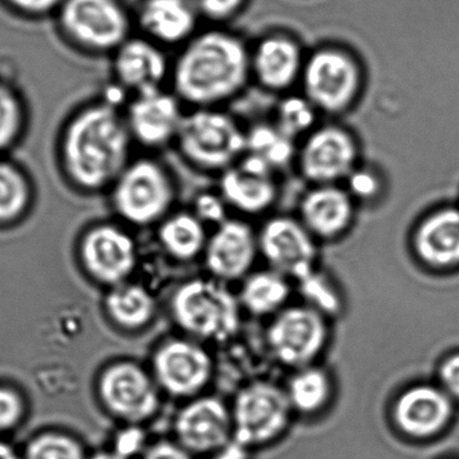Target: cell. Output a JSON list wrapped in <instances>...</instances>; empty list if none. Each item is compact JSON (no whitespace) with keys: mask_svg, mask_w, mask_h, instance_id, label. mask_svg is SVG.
Instances as JSON below:
<instances>
[{"mask_svg":"<svg viewBox=\"0 0 459 459\" xmlns=\"http://www.w3.org/2000/svg\"><path fill=\"white\" fill-rule=\"evenodd\" d=\"M134 146L123 107L108 97L96 98L75 107L61 125L57 169L74 193L106 195L134 158Z\"/></svg>","mask_w":459,"mask_h":459,"instance_id":"6da1fadb","label":"cell"},{"mask_svg":"<svg viewBox=\"0 0 459 459\" xmlns=\"http://www.w3.org/2000/svg\"><path fill=\"white\" fill-rule=\"evenodd\" d=\"M251 80V48L238 34L212 25L178 48L169 83L188 109L224 108Z\"/></svg>","mask_w":459,"mask_h":459,"instance_id":"7a4b0ae2","label":"cell"},{"mask_svg":"<svg viewBox=\"0 0 459 459\" xmlns=\"http://www.w3.org/2000/svg\"><path fill=\"white\" fill-rule=\"evenodd\" d=\"M106 195L118 221L142 229L158 226L175 211L179 190L171 169L145 154L129 161Z\"/></svg>","mask_w":459,"mask_h":459,"instance_id":"3957f363","label":"cell"},{"mask_svg":"<svg viewBox=\"0 0 459 459\" xmlns=\"http://www.w3.org/2000/svg\"><path fill=\"white\" fill-rule=\"evenodd\" d=\"M173 147L195 171L218 177L244 157L247 129L224 108L186 109Z\"/></svg>","mask_w":459,"mask_h":459,"instance_id":"277c9868","label":"cell"},{"mask_svg":"<svg viewBox=\"0 0 459 459\" xmlns=\"http://www.w3.org/2000/svg\"><path fill=\"white\" fill-rule=\"evenodd\" d=\"M55 16L66 46L91 57H110L135 26L120 0H65Z\"/></svg>","mask_w":459,"mask_h":459,"instance_id":"5b68a950","label":"cell"},{"mask_svg":"<svg viewBox=\"0 0 459 459\" xmlns=\"http://www.w3.org/2000/svg\"><path fill=\"white\" fill-rule=\"evenodd\" d=\"M300 84L319 114L342 115L358 104L364 70L353 53L336 46L316 48L306 56Z\"/></svg>","mask_w":459,"mask_h":459,"instance_id":"8992f818","label":"cell"},{"mask_svg":"<svg viewBox=\"0 0 459 459\" xmlns=\"http://www.w3.org/2000/svg\"><path fill=\"white\" fill-rule=\"evenodd\" d=\"M173 318L190 335L224 342L238 326V303L220 281L195 279L173 294Z\"/></svg>","mask_w":459,"mask_h":459,"instance_id":"52a82bcc","label":"cell"},{"mask_svg":"<svg viewBox=\"0 0 459 459\" xmlns=\"http://www.w3.org/2000/svg\"><path fill=\"white\" fill-rule=\"evenodd\" d=\"M233 439L251 449L273 443L287 431L293 414L283 387L255 382L236 395Z\"/></svg>","mask_w":459,"mask_h":459,"instance_id":"ba28073f","label":"cell"},{"mask_svg":"<svg viewBox=\"0 0 459 459\" xmlns=\"http://www.w3.org/2000/svg\"><path fill=\"white\" fill-rule=\"evenodd\" d=\"M326 316L307 306H288L272 317L266 331L271 353L285 367L298 369L314 365L326 349Z\"/></svg>","mask_w":459,"mask_h":459,"instance_id":"9c48e42d","label":"cell"},{"mask_svg":"<svg viewBox=\"0 0 459 459\" xmlns=\"http://www.w3.org/2000/svg\"><path fill=\"white\" fill-rule=\"evenodd\" d=\"M354 134L338 124L318 125L298 145L299 172L313 186L341 185L359 166Z\"/></svg>","mask_w":459,"mask_h":459,"instance_id":"30bf717a","label":"cell"},{"mask_svg":"<svg viewBox=\"0 0 459 459\" xmlns=\"http://www.w3.org/2000/svg\"><path fill=\"white\" fill-rule=\"evenodd\" d=\"M80 261L92 279L117 287L136 266L135 239L120 221H97L80 238Z\"/></svg>","mask_w":459,"mask_h":459,"instance_id":"8fae6325","label":"cell"},{"mask_svg":"<svg viewBox=\"0 0 459 459\" xmlns=\"http://www.w3.org/2000/svg\"><path fill=\"white\" fill-rule=\"evenodd\" d=\"M123 111L134 144L147 151L175 146L186 107L171 89L129 97Z\"/></svg>","mask_w":459,"mask_h":459,"instance_id":"7c38bea8","label":"cell"},{"mask_svg":"<svg viewBox=\"0 0 459 459\" xmlns=\"http://www.w3.org/2000/svg\"><path fill=\"white\" fill-rule=\"evenodd\" d=\"M258 251L270 269L289 279L300 280L316 270L318 248L298 217L267 218L257 231Z\"/></svg>","mask_w":459,"mask_h":459,"instance_id":"4fadbf2b","label":"cell"},{"mask_svg":"<svg viewBox=\"0 0 459 459\" xmlns=\"http://www.w3.org/2000/svg\"><path fill=\"white\" fill-rule=\"evenodd\" d=\"M98 394L109 413L129 425L149 420L160 407L157 385L132 362L105 368L98 380Z\"/></svg>","mask_w":459,"mask_h":459,"instance_id":"5bb4252c","label":"cell"},{"mask_svg":"<svg viewBox=\"0 0 459 459\" xmlns=\"http://www.w3.org/2000/svg\"><path fill=\"white\" fill-rule=\"evenodd\" d=\"M167 51L143 35L133 34L109 57L115 86L129 97L167 88L172 65Z\"/></svg>","mask_w":459,"mask_h":459,"instance_id":"9a60e30c","label":"cell"},{"mask_svg":"<svg viewBox=\"0 0 459 459\" xmlns=\"http://www.w3.org/2000/svg\"><path fill=\"white\" fill-rule=\"evenodd\" d=\"M458 405L438 385H416L394 401L392 418L400 432L414 440L436 438L448 429Z\"/></svg>","mask_w":459,"mask_h":459,"instance_id":"2e32d148","label":"cell"},{"mask_svg":"<svg viewBox=\"0 0 459 459\" xmlns=\"http://www.w3.org/2000/svg\"><path fill=\"white\" fill-rule=\"evenodd\" d=\"M212 371L211 355L190 341L164 342L153 356L155 382L169 394L179 398L199 394L211 381Z\"/></svg>","mask_w":459,"mask_h":459,"instance_id":"e0dca14e","label":"cell"},{"mask_svg":"<svg viewBox=\"0 0 459 459\" xmlns=\"http://www.w3.org/2000/svg\"><path fill=\"white\" fill-rule=\"evenodd\" d=\"M217 178V190L230 211L239 215H262L269 212L278 199L275 172L248 155H244Z\"/></svg>","mask_w":459,"mask_h":459,"instance_id":"ac0fdd59","label":"cell"},{"mask_svg":"<svg viewBox=\"0 0 459 459\" xmlns=\"http://www.w3.org/2000/svg\"><path fill=\"white\" fill-rule=\"evenodd\" d=\"M204 255L217 280L245 279L260 255L257 231L243 218L230 217L209 234Z\"/></svg>","mask_w":459,"mask_h":459,"instance_id":"d6986e66","label":"cell"},{"mask_svg":"<svg viewBox=\"0 0 459 459\" xmlns=\"http://www.w3.org/2000/svg\"><path fill=\"white\" fill-rule=\"evenodd\" d=\"M175 429L178 444L189 453H216L233 440V418L221 400L204 396L181 410Z\"/></svg>","mask_w":459,"mask_h":459,"instance_id":"ffe728a7","label":"cell"},{"mask_svg":"<svg viewBox=\"0 0 459 459\" xmlns=\"http://www.w3.org/2000/svg\"><path fill=\"white\" fill-rule=\"evenodd\" d=\"M202 20L193 0H141L134 25L138 34L168 50L190 41Z\"/></svg>","mask_w":459,"mask_h":459,"instance_id":"44dd1931","label":"cell"},{"mask_svg":"<svg viewBox=\"0 0 459 459\" xmlns=\"http://www.w3.org/2000/svg\"><path fill=\"white\" fill-rule=\"evenodd\" d=\"M306 55L296 38L270 33L251 48L252 80L272 92H287L300 83Z\"/></svg>","mask_w":459,"mask_h":459,"instance_id":"7402d4cb","label":"cell"},{"mask_svg":"<svg viewBox=\"0 0 459 459\" xmlns=\"http://www.w3.org/2000/svg\"><path fill=\"white\" fill-rule=\"evenodd\" d=\"M414 255L440 272L459 270V206L445 204L419 221L411 239Z\"/></svg>","mask_w":459,"mask_h":459,"instance_id":"603a6c76","label":"cell"},{"mask_svg":"<svg viewBox=\"0 0 459 459\" xmlns=\"http://www.w3.org/2000/svg\"><path fill=\"white\" fill-rule=\"evenodd\" d=\"M356 207L344 186H313L300 200L298 218L316 239L333 240L353 226Z\"/></svg>","mask_w":459,"mask_h":459,"instance_id":"cb8c5ba5","label":"cell"},{"mask_svg":"<svg viewBox=\"0 0 459 459\" xmlns=\"http://www.w3.org/2000/svg\"><path fill=\"white\" fill-rule=\"evenodd\" d=\"M157 230L164 251L177 260H194L206 248L207 226L190 209H175L160 222Z\"/></svg>","mask_w":459,"mask_h":459,"instance_id":"d4e9b609","label":"cell"},{"mask_svg":"<svg viewBox=\"0 0 459 459\" xmlns=\"http://www.w3.org/2000/svg\"><path fill=\"white\" fill-rule=\"evenodd\" d=\"M291 296L289 278L274 270L254 272L245 278L239 300L245 309L257 317H274L288 307Z\"/></svg>","mask_w":459,"mask_h":459,"instance_id":"484cf974","label":"cell"},{"mask_svg":"<svg viewBox=\"0 0 459 459\" xmlns=\"http://www.w3.org/2000/svg\"><path fill=\"white\" fill-rule=\"evenodd\" d=\"M283 389L292 411L302 416L322 412L333 396L331 376L315 364L294 369Z\"/></svg>","mask_w":459,"mask_h":459,"instance_id":"4316f807","label":"cell"},{"mask_svg":"<svg viewBox=\"0 0 459 459\" xmlns=\"http://www.w3.org/2000/svg\"><path fill=\"white\" fill-rule=\"evenodd\" d=\"M105 308L109 318L119 327L136 331L153 319L155 302L142 285L123 283L107 294Z\"/></svg>","mask_w":459,"mask_h":459,"instance_id":"83f0119b","label":"cell"},{"mask_svg":"<svg viewBox=\"0 0 459 459\" xmlns=\"http://www.w3.org/2000/svg\"><path fill=\"white\" fill-rule=\"evenodd\" d=\"M297 142L285 136L273 123H260L247 129L245 154L258 160L273 172L296 162Z\"/></svg>","mask_w":459,"mask_h":459,"instance_id":"f1b7e54d","label":"cell"},{"mask_svg":"<svg viewBox=\"0 0 459 459\" xmlns=\"http://www.w3.org/2000/svg\"><path fill=\"white\" fill-rule=\"evenodd\" d=\"M35 198V186L28 172L0 159V224L24 218L34 207Z\"/></svg>","mask_w":459,"mask_h":459,"instance_id":"f546056e","label":"cell"},{"mask_svg":"<svg viewBox=\"0 0 459 459\" xmlns=\"http://www.w3.org/2000/svg\"><path fill=\"white\" fill-rule=\"evenodd\" d=\"M319 111L305 95L284 96L275 108L273 123L285 136L302 141L318 126Z\"/></svg>","mask_w":459,"mask_h":459,"instance_id":"4dcf8cb0","label":"cell"},{"mask_svg":"<svg viewBox=\"0 0 459 459\" xmlns=\"http://www.w3.org/2000/svg\"><path fill=\"white\" fill-rule=\"evenodd\" d=\"M23 98L10 84L0 82V153L14 146L28 126Z\"/></svg>","mask_w":459,"mask_h":459,"instance_id":"1f68e13d","label":"cell"},{"mask_svg":"<svg viewBox=\"0 0 459 459\" xmlns=\"http://www.w3.org/2000/svg\"><path fill=\"white\" fill-rule=\"evenodd\" d=\"M25 459H86L82 446L62 432H44L30 441Z\"/></svg>","mask_w":459,"mask_h":459,"instance_id":"d6a6232c","label":"cell"},{"mask_svg":"<svg viewBox=\"0 0 459 459\" xmlns=\"http://www.w3.org/2000/svg\"><path fill=\"white\" fill-rule=\"evenodd\" d=\"M303 296L306 299V305L311 307L320 314L329 316L338 313L341 309V298L336 290L324 275L317 271H313L305 278L298 280Z\"/></svg>","mask_w":459,"mask_h":459,"instance_id":"836d02e7","label":"cell"},{"mask_svg":"<svg viewBox=\"0 0 459 459\" xmlns=\"http://www.w3.org/2000/svg\"><path fill=\"white\" fill-rule=\"evenodd\" d=\"M345 189L355 203H371L380 197L383 191L382 178L376 170L359 166L346 178Z\"/></svg>","mask_w":459,"mask_h":459,"instance_id":"e575fe53","label":"cell"},{"mask_svg":"<svg viewBox=\"0 0 459 459\" xmlns=\"http://www.w3.org/2000/svg\"><path fill=\"white\" fill-rule=\"evenodd\" d=\"M189 209L204 225L213 229L230 218V208L217 188L200 191L195 195Z\"/></svg>","mask_w":459,"mask_h":459,"instance_id":"d590c367","label":"cell"},{"mask_svg":"<svg viewBox=\"0 0 459 459\" xmlns=\"http://www.w3.org/2000/svg\"><path fill=\"white\" fill-rule=\"evenodd\" d=\"M203 20L222 26L236 19L247 6L249 0H193Z\"/></svg>","mask_w":459,"mask_h":459,"instance_id":"8d00e7d4","label":"cell"},{"mask_svg":"<svg viewBox=\"0 0 459 459\" xmlns=\"http://www.w3.org/2000/svg\"><path fill=\"white\" fill-rule=\"evenodd\" d=\"M437 385L459 405V350L440 360L437 368Z\"/></svg>","mask_w":459,"mask_h":459,"instance_id":"74e56055","label":"cell"},{"mask_svg":"<svg viewBox=\"0 0 459 459\" xmlns=\"http://www.w3.org/2000/svg\"><path fill=\"white\" fill-rule=\"evenodd\" d=\"M8 6L30 19L56 15L65 0H5Z\"/></svg>","mask_w":459,"mask_h":459,"instance_id":"f35d334b","label":"cell"},{"mask_svg":"<svg viewBox=\"0 0 459 459\" xmlns=\"http://www.w3.org/2000/svg\"><path fill=\"white\" fill-rule=\"evenodd\" d=\"M144 431L136 425H132L116 436L114 452L125 459H131L144 449Z\"/></svg>","mask_w":459,"mask_h":459,"instance_id":"ab89813d","label":"cell"},{"mask_svg":"<svg viewBox=\"0 0 459 459\" xmlns=\"http://www.w3.org/2000/svg\"><path fill=\"white\" fill-rule=\"evenodd\" d=\"M23 413L20 396L10 390L0 389V429L14 426Z\"/></svg>","mask_w":459,"mask_h":459,"instance_id":"60d3db41","label":"cell"},{"mask_svg":"<svg viewBox=\"0 0 459 459\" xmlns=\"http://www.w3.org/2000/svg\"><path fill=\"white\" fill-rule=\"evenodd\" d=\"M143 459H195L193 454L189 453L179 444L161 443L155 444L144 454Z\"/></svg>","mask_w":459,"mask_h":459,"instance_id":"b9f144b4","label":"cell"},{"mask_svg":"<svg viewBox=\"0 0 459 459\" xmlns=\"http://www.w3.org/2000/svg\"><path fill=\"white\" fill-rule=\"evenodd\" d=\"M248 450L245 446L233 439L218 450L213 459H247Z\"/></svg>","mask_w":459,"mask_h":459,"instance_id":"7bdbcfd3","label":"cell"},{"mask_svg":"<svg viewBox=\"0 0 459 459\" xmlns=\"http://www.w3.org/2000/svg\"><path fill=\"white\" fill-rule=\"evenodd\" d=\"M0 459H20L10 446L0 443Z\"/></svg>","mask_w":459,"mask_h":459,"instance_id":"ee69618b","label":"cell"},{"mask_svg":"<svg viewBox=\"0 0 459 459\" xmlns=\"http://www.w3.org/2000/svg\"><path fill=\"white\" fill-rule=\"evenodd\" d=\"M91 459H125L122 456H119L118 454L113 452H100L93 455Z\"/></svg>","mask_w":459,"mask_h":459,"instance_id":"f6af8a7d","label":"cell"},{"mask_svg":"<svg viewBox=\"0 0 459 459\" xmlns=\"http://www.w3.org/2000/svg\"><path fill=\"white\" fill-rule=\"evenodd\" d=\"M453 459H459V458H453Z\"/></svg>","mask_w":459,"mask_h":459,"instance_id":"bcb514c9","label":"cell"}]
</instances>
